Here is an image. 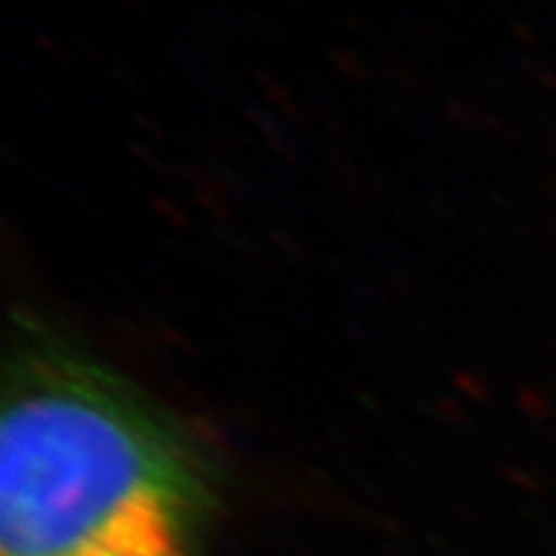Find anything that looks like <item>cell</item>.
I'll return each mask as SVG.
<instances>
[{
	"mask_svg": "<svg viewBox=\"0 0 556 556\" xmlns=\"http://www.w3.org/2000/svg\"><path fill=\"white\" fill-rule=\"evenodd\" d=\"M213 475L109 366L23 324L3 372L0 556H199Z\"/></svg>",
	"mask_w": 556,
	"mask_h": 556,
	"instance_id": "6da1fadb",
	"label": "cell"
}]
</instances>
